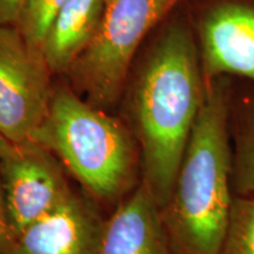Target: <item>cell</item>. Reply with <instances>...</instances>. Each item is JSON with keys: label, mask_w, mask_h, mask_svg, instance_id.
Masks as SVG:
<instances>
[{"label": "cell", "mask_w": 254, "mask_h": 254, "mask_svg": "<svg viewBox=\"0 0 254 254\" xmlns=\"http://www.w3.org/2000/svg\"><path fill=\"white\" fill-rule=\"evenodd\" d=\"M30 140L52 152L100 206L116 207L142 182L140 148L127 124L69 85L53 87L46 117Z\"/></svg>", "instance_id": "3957f363"}, {"label": "cell", "mask_w": 254, "mask_h": 254, "mask_svg": "<svg viewBox=\"0 0 254 254\" xmlns=\"http://www.w3.org/2000/svg\"><path fill=\"white\" fill-rule=\"evenodd\" d=\"M18 239V233L12 225L6 206L1 180H0V254H9Z\"/></svg>", "instance_id": "5bb4252c"}, {"label": "cell", "mask_w": 254, "mask_h": 254, "mask_svg": "<svg viewBox=\"0 0 254 254\" xmlns=\"http://www.w3.org/2000/svg\"><path fill=\"white\" fill-rule=\"evenodd\" d=\"M180 0H105L94 37L68 68L69 86L100 109L119 106L142 40Z\"/></svg>", "instance_id": "277c9868"}, {"label": "cell", "mask_w": 254, "mask_h": 254, "mask_svg": "<svg viewBox=\"0 0 254 254\" xmlns=\"http://www.w3.org/2000/svg\"><path fill=\"white\" fill-rule=\"evenodd\" d=\"M198 49L205 82L237 75L254 84V6L226 1L208 9Z\"/></svg>", "instance_id": "52a82bcc"}, {"label": "cell", "mask_w": 254, "mask_h": 254, "mask_svg": "<svg viewBox=\"0 0 254 254\" xmlns=\"http://www.w3.org/2000/svg\"><path fill=\"white\" fill-rule=\"evenodd\" d=\"M219 254H254V195H236Z\"/></svg>", "instance_id": "7c38bea8"}, {"label": "cell", "mask_w": 254, "mask_h": 254, "mask_svg": "<svg viewBox=\"0 0 254 254\" xmlns=\"http://www.w3.org/2000/svg\"><path fill=\"white\" fill-rule=\"evenodd\" d=\"M9 144H11V142H9L8 140H6L4 136H2L1 133H0V158H1L2 153H4L6 148L8 147Z\"/></svg>", "instance_id": "2e32d148"}, {"label": "cell", "mask_w": 254, "mask_h": 254, "mask_svg": "<svg viewBox=\"0 0 254 254\" xmlns=\"http://www.w3.org/2000/svg\"><path fill=\"white\" fill-rule=\"evenodd\" d=\"M99 254H176L161 207L142 182L105 220Z\"/></svg>", "instance_id": "9c48e42d"}, {"label": "cell", "mask_w": 254, "mask_h": 254, "mask_svg": "<svg viewBox=\"0 0 254 254\" xmlns=\"http://www.w3.org/2000/svg\"><path fill=\"white\" fill-rule=\"evenodd\" d=\"M105 0H66L43 45V55L53 75L67 73L94 37Z\"/></svg>", "instance_id": "30bf717a"}, {"label": "cell", "mask_w": 254, "mask_h": 254, "mask_svg": "<svg viewBox=\"0 0 254 254\" xmlns=\"http://www.w3.org/2000/svg\"><path fill=\"white\" fill-rule=\"evenodd\" d=\"M68 176L59 159L38 142L8 145L0 158V180L18 236L74 193Z\"/></svg>", "instance_id": "8992f818"}, {"label": "cell", "mask_w": 254, "mask_h": 254, "mask_svg": "<svg viewBox=\"0 0 254 254\" xmlns=\"http://www.w3.org/2000/svg\"><path fill=\"white\" fill-rule=\"evenodd\" d=\"M66 0H26L15 26L25 40L40 52L53 21Z\"/></svg>", "instance_id": "4fadbf2b"}, {"label": "cell", "mask_w": 254, "mask_h": 254, "mask_svg": "<svg viewBox=\"0 0 254 254\" xmlns=\"http://www.w3.org/2000/svg\"><path fill=\"white\" fill-rule=\"evenodd\" d=\"M53 73L43 52L15 25L0 26V133L11 144L30 140L49 111Z\"/></svg>", "instance_id": "5b68a950"}, {"label": "cell", "mask_w": 254, "mask_h": 254, "mask_svg": "<svg viewBox=\"0 0 254 254\" xmlns=\"http://www.w3.org/2000/svg\"><path fill=\"white\" fill-rule=\"evenodd\" d=\"M206 82L199 49L186 25L167 27L124 91L119 116L141 154L142 183L161 208L167 204Z\"/></svg>", "instance_id": "6da1fadb"}, {"label": "cell", "mask_w": 254, "mask_h": 254, "mask_svg": "<svg viewBox=\"0 0 254 254\" xmlns=\"http://www.w3.org/2000/svg\"><path fill=\"white\" fill-rule=\"evenodd\" d=\"M26 0H0V26L17 25Z\"/></svg>", "instance_id": "9a60e30c"}, {"label": "cell", "mask_w": 254, "mask_h": 254, "mask_svg": "<svg viewBox=\"0 0 254 254\" xmlns=\"http://www.w3.org/2000/svg\"><path fill=\"white\" fill-rule=\"evenodd\" d=\"M101 206L75 192L64 204L18 236L9 254H99L104 218Z\"/></svg>", "instance_id": "ba28073f"}, {"label": "cell", "mask_w": 254, "mask_h": 254, "mask_svg": "<svg viewBox=\"0 0 254 254\" xmlns=\"http://www.w3.org/2000/svg\"><path fill=\"white\" fill-rule=\"evenodd\" d=\"M230 100L221 78L206 82L201 109L163 219L176 254H219L236 192Z\"/></svg>", "instance_id": "7a4b0ae2"}, {"label": "cell", "mask_w": 254, "mask_h": 254, "mask_svg": "<svg viewBox=\"0 0 254 254\" xmlns=\"http://www.w3.org/2000/svg\"><path fill=\"white\" fill-rule=\"evenodd\" d=\"M232 161L236 195H254V106L238 123Z\"/></svg>", "instance_id": "8fae6325"}]
</instances>
